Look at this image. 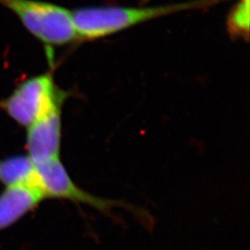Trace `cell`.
<instances>
[{
	"mask_svg": "<svg viewBox=\"0 0 250 250\" xmlns=\"http://www.w3.org/2000/svg\"><path fill=\"white\" fill-rule=\"evenodd\" d=\"M250 0H236L227 14L226 30L232 39H250Z\"/></svg>",
	"mask_w": 250,
	"mask_h": 250,
	"instance_id": "8",
	"label": "cell"
},
{
	"mask_svg": "<svg viewBox=\"0 0 250 250\" xmlns=\"http://www.w3.org/2000/svg\"><path fill=\"white\" fill-rule=\"evenodd\" d=\"M226 0H192L183 3L150 6H88L73 9L72 17L80 41H95L132 27L186 10L202 9Z\"/></svg>",
	"mask_w": 250,
	"mask_h": 250,
	"instance_id": "1",
	"label": "cell"
},
{
	"mask_svg": "<svg viewBox=\"0 0 250 250\" xmlns=\"http://www.w3.org/2000/svg\"><path fill=\"white\" fill-rule=\"evenodd\" d=\"M45 198L41 189L36 186L6 188L0 194V231L35 210Z\"/></svg>",
	"mask_w": 250,
	"mask_h": 250,
	"instance_id": "6",
	"label": "cell"
},
{
	"mask_svg": "<svg viewBox=\"0 0 250 250\" xmlns=\"http://www.w3.org/2000/svg\"><path fill=\"white\" fill-rule=\"evenodd\" d=\"M22 26L45 45L49 62L53 63V47L80 42L72 11L42 0H0Z\"/></svg>",
	"mask_w": 250,
	"mask_h": 250,
	"instance_id": "2",
	"label": "cell"
},
{
	"mask_svg": "<svg viewBox=\"0 0 250 250\" xmlns=\"http://www.w3.org/2000/svg\"><path fill=\"white\" fill-rule=\"evenodd\" d=\"M0 183L6 188L21 186L39 188L35 162L28 155H15L0 160Z\"/></svg>",
	"mask_w": 250,
	"mask_h": 250,
	"instance_id": "7",
	"label": "cell"
},
{
	"mask_svg": "<svg viewBox=\"0 0 250 250\" xmlns=\"http://www.w3.org/2000/svg\"><path fill=\"white\" fill-rule=\"evenodd\" d=\"M38 186L45 198L65 199L74 203L90 206L103 213L120 206L116 201L96 197L79 188L70 177L61 159L36 164Z\"/></svg>",
	"mask_w": 250,
	"mask_h": 250,
	"instance_id": "4",
	"label": "cell"
},
{
	"mask_svg": "<svg viewBox=\"0 0 250 250\" xmlns=\"http://www.w3.org/2000/svg\"><path fill=\"white\" fill-rule=\"evenodd\" d=\"M62 109L55 107L27 128V155L35 164L60 158Z\"/></svg>",
	"mask_w": 250,
	"mask_h": 250,
	"instance_id": "5",
	"label": "cell"
},
{
	"mask_svg": "<svg viewBox=\"0 0 250 250\" xmlns=\"http://www.w3.org/2000/svg\"><path fill=\"white\" fill-rule=\"evenodd\" d=\"M68 96L69 93L56 84L50 70L22 81L0 101V108L18 125L28 128L55 107H63Z\"/></svg>",
	"mask_w": 250,
	"mask_h": 250,
	"instance_id": "3",
	"label": "cell"
}]
</instances>
